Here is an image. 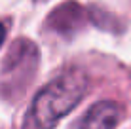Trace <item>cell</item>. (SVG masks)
Instances as JSON below:
<instances>
[{
  "instance_id": "6da1fadb",
  "label": "cell",
  "mask_w": 131,
  "mask_h": 129,
  "mask_svg": "<svg viewBox=\"0 0 131 129\" xmlns=\"http://www.w3.org/2000/svg\"><path fill=\"white\" fill-rule=\"evenodd\" d=\"M88 78L80 70H69L48 84L32 101L27 125L53 127L78 106L88 91Z\"/></svg>"
},
{
  "instance_id": "7a4b0ae2",
  "label": "cell",
  "mask_w": 131,
  "mask_h": 129,
  "mask_svg": "<svg viewBox=\"0 0 131 129\" xmlns=\"http://www.w3.org/2000/svg\"><path fill=\"white\" fill-rule=\"evenodd\" d=\"M124 118V110L118 103L112 101H101L95 103L91 108L85 112V116L76 122L78 127H116Z\"/></svg>"
},
{
  "instance_id": "3957f363",
  "label": "cell",
  "mask_w": 131,
  "mask_h": 129,
  "mask_svg": "<svg viewBox=\"0 0 131 129\" xmlns=\"http://www.w3.org/2000/svg\"><path fill=\"white\" fill-rule=\"evenodd\" d=\"M4 38H6V27L0 23V46L4 44Z\"/></svg>"
}]
</instances>
